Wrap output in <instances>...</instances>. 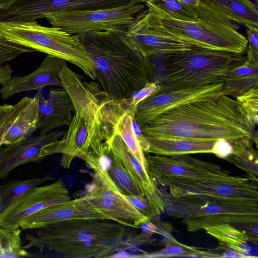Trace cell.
<instances>
[{"mask_svg": "<svg viewBox=\"0 0 258 258\" xmlns=\"http://www.w3.org/2000/svg\"><path fill=\"white\" fill-rule=\"evenodd\" d=\"M257 124L240 102L222 94L166 110L140 128L145 138L224 139L231 143L244 138L253 140Z\"/></svg>", "mask_w": 258, "mask_h": 258, "instance_id": "6da1fadb", "label": "cell"}, {"mask_svg": "<svg viewBox=\"0 0 258 258\" xmlns=\"http://www.w3.org/2000/svg\"><path fill=\"white\" fill-rule=\"evenodd\" d=\"M62 87L69 94L75 114L61 139L44 146L40 156L43 159L61 154L60 164L70 168L73 160L90 153L103 158L107 149L101 101L104 93L100 85L86 81L66 65L59 74Z\"/></svg>", "mask_w": 258, "mask_h": 258, "instance_id": "7a4b0ae2", "label": "cell"}, {"mask_svg": "<svg viewBox=\"0 0 258 258\" xmlns=\"http://www.w3.org/2000/svg\"><path fill=\"white\" fill-rule=\"evenodd\" d=\"M126 226L109 220L75 219L54 222L27 233L23 246L68 258L111 257L124 245Z\"/></svg>", "mask_w": 258, "mask_h": 258, "instance_id": "3957f363", "label": "cell"}, {"mask_svg": "<svg viewBox=\"0 0 258 258\" xmlns=\"http://www.w3.org/2000/svg\"><path fill=\"white\" fill-rule=\"evenodd\" d=\"M245 54L196 47L144 57L148 81L174 90L224 82Z\"/></svg>", "mask_w": 258, "mask_h": 258, "instance_id": "277c9868", "label": "cell"}, {"mask_svg": "<svg viewBox=\"0 0 258 258\" xmlns=\"http://www.w3.org/2000/svg\"><path fill=\"white\" fill-rule=\"evenodd\" d=\"M123 34L94 31L79 34L103 91L117 100L132 96L149 82L144 56L125 42Z\"/></svg>", "mask_w": 258, "mask_h": 258, "instance_id": "5b68a950", "label": "cell"}, {"mask_svg": "<svg viewBox=\"0 0 258 258\" xmlns=\"http://www.w3.org/2000/svg\"><path fill=\"white\" fill-rule=\"evenodd\" d=\"M0 34L8 40L64 59L96 80L93 61L79 34L56 26L46 27L33 22H1Z\"/></svg>", "mask_w": 258, "mask_h": 258, "instance_id": "8992f818", "label": "cell"}, {"mask_svg": "<svg viewBox=\"0 0 258 258\" xmlns=\"http://www.w3.org/2000/svg\"><path fill=\"white\" fill-rule=\"evenodd\" d=\"M148 11L166 30L180 37L214 50L244 54L246 38L239 32L234 23L223 16L199 6V15L194 21L174 18L150 5Z\"/></svg>", "mask_w": 258, "mask_h": 258, "instance_id": "52a82bcc", "label": "cell"}, {"mask_svg": "<svg viewBox=\"0 0 258 258\" xmlns=\"http://www.w3.org/2000/svg\"><path fill=\"white\" fill-rule=\"evenodd\" d=\"M164 213L181 220L189 232L222 224H254L258 207L241 205L196 196L175 197L163 194Z\"/></svg>", "mask_w": 258, "mask_h": 258, "instance_id": "ba28073f", "label": "cell"}, {"mask_svg": "<svg viewBox=\"0 0 258 258\" xmlns=\"http://www.w3.org/2000/svg\"><path fill=\"white\" fill-rule=\"evenodd\" d=\"M80 159L94 171V179L86 186L85 195L95 208L108 216L111 221L126 227L139 228L151 221L120 192L102 164V158L88 153Z\"/></svg>", "mask_w": 258, "mask_h": 258, "instance_id": "9c48e42d", "label": "cell"}, {"mask_svg": "<svg viewBox=\"0 0 258 258\" xmlns=\"http://www.w3.org/2000/svg\"><path fill=\"white\" fill-rule=\"evenodd\" d=\"M145 7L144 0H132L112 7L49 13L45 18L52 26L74 34L94 31L124 33Z\"/></svg>", "mask_w": 258, "mask_h": 258, "instance_id": "30bf717a", "label": "cell"}, {"mask_svg": "<svg viewBox=\"0 0 258 258\" xmlns=\"http://www.w3.org/2000/svg\"><path fill=\"white\" fill-rule=\"evenodd\" d=\"M147 172L156 184L170 188H185L206 180L225 177L229 172L217 164L188 155L170 156L145 155Z\"/></svg>", "mask_w": 258, "mask_h": 258, "instance_id": "8fae6325", "label": "cell"}, {"mask_svg": "<svg viewBox=\"0 0 258 258\" xmlns=\"http://www.w3.org/2000/svg\"><path fill=\"white\" fill-rule=\"evenodd\" d=\"M123 37L129 46L144 57L196 47L205 48L165 29L148 10L137 16Z\"/></svg>", "mask_w": 258, "mask_h": 258, "instance_id": "7c38bea8", "label": "cell"}, {"mask_svg": "<svg viewBox=\"0 0 258 258\" xmlns=\"http://www.w3.org/2000/svg\"><path fill=\"white\" fill-rule=\"evenodd\" d=\"M175 197L196 196L223 202L258 206L257 182L247 177L229 175L182 188H170Z\"/></svg>", "mask_w": 258, "mask_h": 258, "instance_id": "4fadbf2b", "label": "cell"}, {"mask_svg": "<svg viewBox=\"0 0 258 258\" xmlns=\"http://www.w3.org/2000/svg\"><path fill=\"white\" fill-rule=\"evenodd\" d=\"M71 199L65 183L60 179L35 186L0 212V227L11 229L19 228L21 222L29 215Z\"/></svg>", "mask_w": 258, "mask_h": 258, "instance_id": "5bb4252c", "label": "cell"}, {"mask_svg": "<svg viewBox=\"0 0 258 258\" xmlns=\"http://www.w3.org/2000/svg\"><path fill=\"white\" fill-rule=\"evenodd\" d=\"M131 1L18 0L9 8L0 12V19L4 22H33L45 18L49 13L112 7Z\"/></svg>", "mask_w": 258, "mask_h": 258, "instance_id": "9a60e30c", "label": "cell"}, {"mask_svg": "<svg viewBox=\"0 0 258 258\" xmlns=\"http://www.w3.org/2000/svg\"><path fill=\"white\" fill-rule=\"evenodd\" d=\"M224 83L174 90H161L137 105L135 121L141 127L163 111L196 100L223 94Z\"/></svg>", "mask_w": 258, "mask_h": 258, "instance_id": "2e32d148", "label": "cell"}, {"mask_svg": "<svg viewBox=\"0 0 258 258\" xmlns=\"http://www.w3.org/2000/svg\"><path fill=\"white\" fill-rule=\"evenodd\" d=\"M136 110V108L131 105L128 98L117 100L109 97L105 93L102 96L101 112L105 131L113 132L119 135L147 172L145 155L134 130Z\"/></svg>", "mask_w": 258, "mask_h": 258, "instance_id": "e0dca14e", "label": "cell"}, {"mask_svg": "<svg viewBox=\"0 0 258 258\" xmlns=\"http://www.w3.org/2000/svg\"><path fill=\"white\" fill-rule=\"evenodd\" d=\"M105 142L106 150L114 154L140 189L155 217L164 213L163 193L133 154L120 136L113 132Z\"/></svg>", "mask_w": 258, "mask_h": 258, "instance_id": "ac0fdd59", "label": "cell"}, {"mask_svg": "<svg viewBox=\"0 0 258 258\" xmlns=\"http://www.w3.org/2000/svg\"><path fill=\"white\" fill-rule=\"evenodd\" d=\"M75 219L111 220L108 216L95 208L84 195L31 214L21 222L20 227L22 230L37 229L54 222Z\"/></svg>", "mask_w": 258, "mask_h": 258, "instance_id": "d6986e66", "label": "cell"}, {"mask_svg": "<svg viewBox=\"0 0 258 258\" xmlns=\"http://www.w3.org/2000/svg\"><path fill=\"white\" fill-rule=\"evenodd\" d=\"M64 59L47 54L39 67L32 73L24 76L13 77L0 89L3 100L22 92L39 91L46 86L62 87L59 76L67 65Z\"/></svg>", "mask_w": 258, "mask_h": 258, "instance_id": "ffe728a7", "label": "cell"}, {"mask_svg": "<svg viewBox=\"0 0 258 258\" xmlns=\"http://www.w3.org/2000/svg\"><path fill=\"white\" fill-rule=\"evenodd\" d=\"M64 131H51L39 135L21 142L6 145L0 150V179L6 178L17 167L43 159L40 156L42 148L47 144L59 140Z\"/></svg>", "mask_w": 258, "mask_h": 258, "instance_id": "44dd1931", "label": "cell"}, {"mask_svg": "<svg viewBox=\"0 0 258 258\" xmlns=\"http://www.w3.org/2000/svg\"><path fill=\"white\" fill-rule=\"evenodd\" d=\"M36 95L38 100L37 130L39 135H45L56 128L70 125L74 107L69 94L63 87L51 88L47 98L44 97L42 90L37 91Z\"/></svg>", "mask_w": 258, "mask_h": 258, "instance_id": "7402d4cb", "label": "cell"}, {"mask_svg": "<svg viewBox=\"0 0 258 258\" xmlns=\"http://www.w3.org/2000/svg\"><path fill=\"white\" fill-rule=\"evenodd\" d=\"M246 52L245 61L229 71L223 82V94L235 99L258 87V56Z\"/></svg>", "mask_w": 258, "mask_h": 258, "instance_id": "603a6c76", "label": "cell"}, {"mask_svg": "<svg viewBox=\"0 0 258 258\" xmlns=\"http://www.w3.org/2000/svg\"><path fill=\"white\" fill-rule=\"evenodd\" d=\"M149 144L147 154L170 156L195 154H212L216 140L145 138Z\"/></svg>", "mask_w": 258, "mask_h": 258, "instance_id": "cb8c5ba5", "label": "cell"}, {"mask_svg": "<svg viewBox=\"0 0 258 258\" xmlns=\"http://www.w3.org/2000/svg\"><path fill=\"white\" fill-rule=\"evenodd\" d=\"M200 6L213 11L233 23L258 27L257 6L250 0H201Z\"/></svg>", "mask_w": 258, "mask_h": 258, "instance_id": "d4e9b609", "label": "cell"}, {"mask_svg": "<svg viewBox=\"0 0 258 258\" xmlns=\"http://www.w3.org/2000/svg\"><path fill=\"white\" fill-rule=\"evenodd\" d=\"M38 118V100L35 95L9 128L3 145L16 143L31 137L37 130Z\"/></svg>", "mask_w": 258, "mask_h": 258, "instance_id": "484cf974", "label": "cell"}, {"mask_svg": "<svg viewBox=\"0 0 258 258\" xmlns=\"http://www.w3.org/2000/svg\"><path fill=\"white\" fill-rule=\"evenodd\" d=\"M206 232L220 243L247 257H257V250L248 244L244 231L238 230L230 224H222L205 227Z\"/></svg>", "mask_w": 258, "mask_h": 258, "instance_id": "4316f807", "label": "cell"}, {"mask_svg": "<svg viewBox=\"0 0 258 258\" xmlns=\"http://www.w3.org/2000/svg\"><path fill=\"white\" fill-rule=\"evenodd\" d=\"M252 142L251 139L244 138L230 143L232 152L225 160L244 171L249 180L257 182L258 155Z\"/></svg>", "mask_w": 258, "mask_h": 258, "instance_id": "83f0119b", "label": "cell"}, {"mask_svg": "<svg viewBox=\"0 0 258 258\" xmlns=\"http://www.w3.org/2000/svg\"><path fill=\"white\" fill-rule=\"evenodd\" d=\"M52 179L51 176L46 175L25 180L17 179L4 185L0 184V212L32 188Z\"/></svg>", "mask_w": 258, "mask_h": 258, "instance_id": "f1b7e54d", "label": "cell"}, {"mask_svg": "<svg viewBox=\"0 0 258 258\" xmlns=\"http://www.w3.org/2000/svg\"><path fill=\"white\" fill-rule=\"evenodd\" d=\"M105 155L110 161L108 171L120 192L124 195L143 196L117 157L107 150Z\"/></svg>", "mask_w": 258, "mask_h": 258, "instance_id": "f546056e", "label": "cell"}, {"mask_svg": "<svg viewBox=\"0 0 258 258\" xmlns=\"http://www.w3.org/2000/svg\"><path fill=\"white\" fill-rule=\"evenodd\" d=\"M20 227L11 229L0 227V257H32L33 253L23 248Z\"/></svg>", "mask_w": 258, "mask_h": 258, "instance_id": "4dcf8cb0", "label": "cell"}, {"mask_svg": "<svg viewBox=\"0 0 258 258\" xmlns=\"http://www.w3.org/2000/svg\"><path fill=\"white\" fill-rule=\"evenodd\" d=\"M145 5L155 7L171 17L182 21L197 20L199 8L188 5L180 0H144Z\"/></svg>", "mask_w": 258, "mask_h": 258, "instance_id": "1f68e13d", "label": "cell"}, {"mask_svg": "<svg viewBox=\"0 0 258 258\" xmlns=\"http://www.w3.org/2000/svg\"><path fill=\"white\" fill-rule=\"evenodd\" d=\"M169 241L160 250L139 256L144 257H203L204 250L202 248L182 244L169 234H166Z\"/></svg>", "mask_w": 258, "mask_h": 258, "instance_id": "d6a6232c", "label": "cell"}, {"mask_svg": "<svg viewBox=\"0 0 258 258\" xmlns=\"http://www.w3.org/2000/svg\"><path fill=\"white\" fill-rule=\"evenodd\" d=\"M35 51L32 48L7 41L0 43V66L24 53Z\"/></svg>", "mask_w": 258, "mask_h": 258, "instance_id": "836d02e7", "label": "cell"}, {"mask_svg": "<svg viewBox=\"0 0 258 258\" xmlns=\"http://www.w3.org/2000/svg\"><path fill=\"white\" fill-rule=\"evenodd\" d=\"M31 97H24L15 105L8 116L0 126V147L3 145L4 138L9 128L19 114L26 107Z\"/></svg>", "mask_w": 258, "mask_h": 258, "instance_id": "e575fe53", "label": "cell"}, {"mask_svg": "<svg viewBox=\"0 0 258 258\" xmlns=\"http://www.w3.org/2000/svg\"><path fill=\"white\" fill-rule=\"evenodd\" d=\"M257 87L252 88L235 99L248 111L257 124L258 119Z\"/></svg>", "mask_w": 258, "mask_h": 258, "instance_id": "d590c367", "label": "cell"}, {"mask_svg": "<svg viewBox=\"0 0 258 258\" xmlns=\"http://www.w3.org/2000/svg\"><path fill=\"white\" fill-rule=\"evenodd\" d=\"M162 90L158 84L153 82H148L142 88L136 92L129 97L130 104L137 108L140 102L148 97L156 94Z\"/></svg>", "mask_w": 258, "mask_h": 258, "instance_id": "8d00e7d4", "label": "cell"}, {"mask_svg": "<svg viewBox=\"0 0 258 258\" xmlns=\"http://www.w3.org/2000/svg\"><path fill=\"white\" fill-rule=\"evenodd\" d=\"M129 202L151 220L155 216L147 199L143 196L124 195Z\"/></svg>", "mask_w": 258, "mask_h": 258, "instance_id": "74e56055", "label": "cell"}, {"mask_svg": "<svg viewBox=\"0 0 258 258\" xmlns=\"http://www.w3.org/2000/svg\"><path fill=\"white\" fill-rule=\"evenodd\" d=\"M232 150V147L229 141L224 139H220L214 142L212 154L225 160L231 154Z\"/></svg>", "mask_w": 258, "mask_h": 258, "instance_id": "f35d334b", "label": "cell"}, {"mask_svg": "<svg viewBox=\"0 0 258 258\" xmlns=\"http://www.w3.org/2000/svg\"><path fill=\"white\" fill-rule=\"evenodd\" d=\"M246 39L248 44L246 50L258 56V27H246Z\"/></svg>", "mask_w": 258, "mask_h": 258, "instance_id": "ab89813d", "label": "cell"}, {"mask_svg": "<svg viewBox=\"0 0 258 258\" xmlns=\"http://www.w3.org/2000/svg\"><path fill=\"white\" fill-rule=\"evenodd\" d=\"M13 69L10 64L0 66V85L6 84L12 78Z\"/></svg>", "mask_w": 258, "mask_h": 258, "instance_id": "60d3db41", "label": "cell"}, {"mask_svg": "<svg viewBox=\"0 0 258 258\" xmlns=\"http://www.w3.org/2000/svg\"><path fill=\"white\" fill-rule=\"evenodd\" d=\"M13 107V105L11 104H0V126L11 111Z\"/></svg>", "mask_w": 258, "mask_h": 258, "instance_id": "b9f144b4", "label": "cell"}, {"mask_svg": "<svg viewBox=\"0 0 258 258\" xmlns=\"http://www.w3.org/2000/svg\"><path fill=\"white\" fill-rule=\"evenodd\" d=\"M18 0H0V11L9 8Z\"/></svg>", "mask_w": 258, "mask_h": 258, "instance_id": "7bdbcfd3", "label": "cell"}, {"mask_svg": "<svg viewBox=\"0 0 258 258\" xmlns=\"http://www.w3.org/2000/svg\"><path fill=\"white\" fill-rule=\"evenodd\" d=\"M185 4L195 8H198L201 0H180Z\"/></svg>", "mask_w": 258, "mask_h": 258, "instance_id": "ee69618b", "label": "cell"}, {"mask_svg": "<svg viewBox=\"0 0 258 258\" xmlns=\"http://www.w3.org/2000/svg\"><path fill=\"white\" fill-rule=\"evenodd\" d=\"M8 41L7 39H6L5 37H4L3 36H2L1 34H0V43L1 42H6Z\"/></svg>", "mask_w": 258, "mask_h": 258, "instance_id": "f6af8a7d", "label": "cell"}]
</instances>
